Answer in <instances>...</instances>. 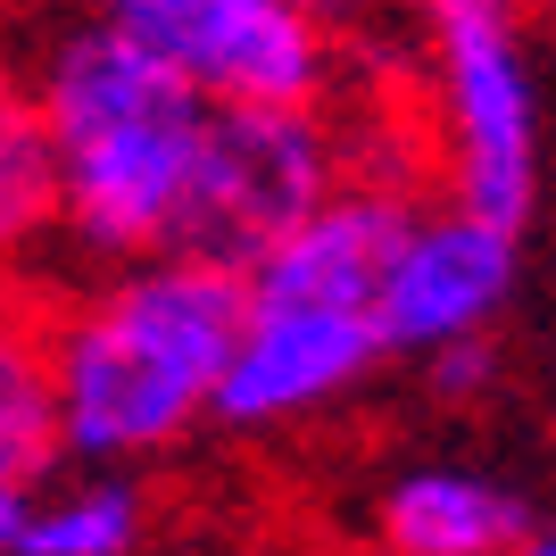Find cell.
Wrapping results in <instances>:
<instances>
[{
	"label": "cell",
	"mask_w": 556,
	"mask_h": 556,
	"mask_svg": "<svg viewBox=\"0 0 556 556\" xmlns=\"http://www.w3.org/2000/svg\"><path fill=\"white\" fill-rule=\"evenodd\" d=\"M241 325H250V275L191 250L141 257L116 282L84 291L75 307H59L50 357H59L67 457H166L191 424L216 416Z\"/></svg>",
	"instance_id": "obj_1"
},
{
	"label": "cell",
	"mask_w": 556,
	"mask_h": 556,
	"mask_svg": "<svg viewBox=\"0 0 556 556\" xmlns=\"http://www.w3.org/2000/svg\"><path fill=\"white\" fill-rule=\"evenodd\" d=\"M34 100L59 141L67 241L92 257H166L184 225L191 175L208 150L216 92H200L166 50L125 34L116 17H75L50 34Z\"/></svg>",
	"instance_id": "obj_2"
},
{
	"label": "cell",
	"mask_w": 556,
	"mask_h": 556,
	"mask_svg": "<svg viewBox=\"0 0 556 556\" xmlns=\"http://www.w3.org/2000/svg\"><path fill=\"white\" fill-rule=\"evenodd\" d=\"M448 125L457 208L523 232L540 208V92L523 67V25L507 0H416Z\"/></svg>",
	"instance_id": "obj_3"
},
{
	"label": "cell",
	"mask_w": 556,
	"mask_h": 556,
	"mask_svg": "<svg viewBox=\"0 0 556 556\" xmlns=\"http://www.w3.org/2000/svg\"><path fill=\"white\" fill-rule=\"evenodd\" d=\"M332 191H349L341 184V141H332V125L316 109L216 100L208 150H200L184 225H175V250L250 275L257 257H275Z\"/></svg>",
	"instance_id": "obj_4"
},
{
	"label": "cell",
	"mask_w": 556,
	"mask_h": 556,
	"mask_svg": "<svg viewBox=\"0 0 556 556\" xmlns=\"http://www.w3.org/2000/svg\"><path fill=\"white\" fill-rule=\"evenodd\" d=\"M92 9L166 50L216 100L316 109L332 84V34L291 0H92Z\"/></svg>",
	"instance_id": "obj_5"
},
{
	"label": "cell",
	"mask_w": 556,
	"mask_h": 556,
	"mask_svg": "<svg viewBox=\"0 0 556 556\" xmlns=\"http://www.w3.org/2000/svg\"><path fill=\"white\" fill-rule=\"evenodd\" d=\"M391 357V332L366 307H300V300H250V325L232 341L216 424L275 432V424L341 407L374 366Z\"/></svg>",
	"instance_id": "obj_6"
},
{
	"label": "cell",
	"mask_w": 556,
	"mask_h": 556,
	"mask_svg": "<svg viewBox=\"0 0 556 556\" xmlns=\"http://www.w3.org/2000/svg\"><path fill=\"white\" fill-rule=\"evenodd\" d=\"M515 266H523V257H515L507 225H490V216H473V208L416 216L391 282H382L391 357H432L441 341L490 332L515 300Z\"/></svg>",
	"instance_id": "obj_7"
},
{
	"label": "cell",
	"mask_w": 556,
	"mask_h": 556,
	"mask_svg": "<svg viewBox=\"0 0 556 556\" xmlns=\"http://www.w3.org/2000/svg\"><path fill=\"white\" fill-rule=\"evenodd\" d=\"M416 232V208L399 191H332L275 257L250 266V300H300V307H366L382 316V282Z\"/></svg>",
	"instance_id": "obj_8"
},
{
	"label": "cell",
	"mask_w": 556,
	"mask_h": 556,
	"mask_svg": "<svg viewBox=\"0 0 556 556\" xmlns=\"http://www.w3.org/2000/svg\"><path fill=\"white\" fill-rule=\"evenodd\" d=\"M532 498L465 465H416L374 498V548L382 556H523Z\"/></svg>",
	"instance_id": "obj_9"
},
{
	"label": "cell",
	"mask_w": 556,
	"mask_h": 556,
	"mask_svg": "<svg viewBox=\"0 0 556 556\" xmlns=\"http://www.w3.org/2000/svg\"><path fill=\"white\" fill-rule=\"evenodd\" d=\"M59 457H67V416H59L50 316L0 282V490H42Z\"/></svg>",
	"instance_id": "obj_10"
},
{
	"label": "cell",
	"mask_w": 556,
	"mask_h": 556,
	"mask_svg": "<svg viewBox=\"0 0 556 556\" xmlns=\"http://www.w3.org/2000/svg\"><path fill=\"white\" fill-rule=\"evenodd\" d=\"M67 232V184H59V141H50L42 100L17 75H0V282Z\"/></svg>",
	"instance_id": "obj_11"
},
{
	"label": "cell",
	"mask_w": 556,
	"mask_h": 556,
	"mask_svg": "<svg viewBox=\"0 0 556 556\" xmlns=\"http://www.w3.org/2000/svg\"><path fill=\"white\" fill-rule=\"evenodd\" d=\"M141 490L125 482V465H92L84 482L34 490L17 556H125L141 540Z\"/></svg>",
	"instance_id": "obj_12"
},
{
	"label": "cell",
	"mask_w": 556,
	"mask_h": 556,
	"mask_svg": "<svg viewBox=\"0 0 556 556\" xmlns=\"http://www.w3.org/2000/svg\"><path fill=\"white\" fill-rule=\"evenodd\" d=\"M424 382H432V399H448V407L482 399L490 382H498V341H490V332H465V341H441L432 357H424Z\"/></svg>",
	"instance_id": "obj_13"
},
{
	"label": "cell",
	"mask_w": 556,
	"mask_h": 556,
	"mask_svg": "<svg viewBox=\"0 0 556 556\" xmlns=\"http://www.w3.org/2000/svg\"><path fill=\"white\" fill-rule=\"evenodd\" d=\"M300 17H316L325 34H341V25H366L374 17V0H291Z\"/></svg>",
	"instance_id": "obj_14"
},
{
	"label": "cell",
	"mask_w": 556,
	"mask_h": 556,
	"mask_svg": "<svg viewBox=\"0 0 556 556\" xmlns=\"http://www.w3.org/2000/svg\"><path fill=\"white\" fill-rule=\"evenodd\" d=\"M25 515H34V490H0V556H17Z\"/></svg>",
	"instance_id": "obj_15"
},
{
	"label": "cell",
	"mask_w": 556,
	"mask_h": 556,
	"mask_svg": "<svg viewBox=\"0 0 556 556\" xmlns=\"http://www.w3.org/2000/svg\"><path fill=\"white\" fill-rule=\"evenodd\" d=\"M523 556H556V515H540L532 540H523Z\"/></svg>",
	"instance_id": "obj_16"
}]
</instances>
